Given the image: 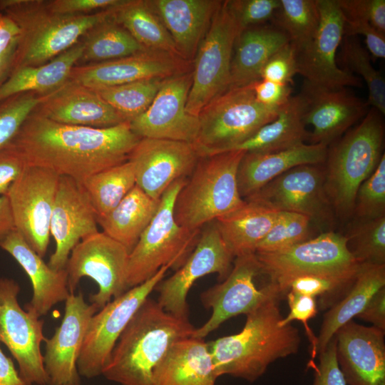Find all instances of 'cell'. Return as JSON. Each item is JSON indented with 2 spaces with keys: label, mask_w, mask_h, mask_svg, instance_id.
I'll use <instances>...</instances> for the list:
<instances>
[{
  "label": "cell",
  "mask_w": 385,
  "mask_h": 385,
  "mask_svg": "<svg viewBox=\"0 0 385 385\" xmlns=\"http://www.w3.org/2000/svg\"><path fill=\"white\" fill-rule=\"evenodd\" d=\"M297 73L295 49L289 42L268 59L262 69L260 79L289 85Z\"/></svg>",
  "instance_id": "49"
},
{
  "label": "cell",
  "mask_w": 385,
  "mask_h": 385,
  "mask_svg": "<svg viewBox=\"0 0 385 385\" xmlns=\"http://www.w3.org/2000/svg\"><path fill=\"white\" fill-rule=\"evenodd\" d=\"M112 10L113 19L144 48L180 56L150 1L122 0Z\"/></svg>",
  "instance_id": "37"
},
{
  "label": "cell",
  "mask_w": 385,
  "mask_h": 385,
  "mask_svg": "<svg viewBox=\"0 0 385 385\" xmlns=\"http://www.w3.org/2000/svg\"><path fill=\"white\" fill-rule=\"evenodd\" d=\"M262 274L255 253L237 257L228 276L200 294L206 309H212L208 320L195 328L193 337L204 339L227 319L240 314H247L265 300L279 297L278 290L269 283L257 288L255 279Z\"/></svg>",
  "instance_id": "15"
},
{
  "label": "cell",
  "mask_w": 385,
  "mask_h": 385,
  "mask_svg": "<svg viewBox=\"0 0 385 385\" xmlns=\"http://www.w3.org/2000/svg\"><path fill=\"white\" fill-rule=\"evenodd\" d=\"M14 230L9 200L6 196H0V243Z\"/></svg>",
  "instance_id": "59"
},
{
  "label": "cell",
  "mask_w": 385,
  "mask_h": 385,
  "mask_svg": "<svg viewBox=\"0 0 385 385\" xmlns=\"http://www.w3.org/2000/svg\"><path fill=\"white\" fill-rule=\"evenodd\" d=\"M242 30L271 21L280 6V0L227 1Z\"/></svg>",
  "instance_id": "47"
},
{
  "label": "cell",
  "mask_w": 385,
  "mask_h": 385,
  "mask_svg": "<svg viewBox=\"0 0 385 385\" xmlns=\"http://www.w3.org/2000/svg\"><path fill=\"white\" fill-rule=\"evenodd\" d=\"M217 378L207 342L190 337L175 344L157 366L153 385H215Z\"/></svg>",
  "instance_id": "30"
},
{
  "label": "cell",
  "mask_w": 385,
  "mask_h": 385,
  "mask_svg": "<svg viewBox=\"0 0 385 385\" xmlns=\"http://www.w3.org/2000/svg\"><path fill=\"white\" fill-rule=\"evenodd\" d=\"M27 165L22 155L10 145L0 150V196L7 195Z\"/></svg>",
  "instance_id": "55"
},
{
  "label": "cell",
  "mask_w": 385,
  "mask_h": 385,
  "mask_svg": "<svg viewBox=\"0 0 385 385\" xmlns=\"http://www.w3.org/2000/svg\"><path fill=\"white\" fill-rule=\"evenodd\" d=\"M99 310L86 302L83 294H71L65 301L61 324L45 339L43 356L48 385L80 383L76 362L91 317Z\"/></svg>",
  "instance_id": "24"
},
{
  "label": "cell",
  "mask_w": 385,
  "mask_h": 385,
  "mask_svg": "<svg viewBox=\"0 0 385 385\" xmlns=\"http://www.w3.org/2000/svg\"><path fill=\"white\" fill-rule=\"evenodd\" d=\"M284 32L295 51L312 39L319 23L317 0H280V6L271 20Z\"/></svg>",
  "instance_id": "40"
},
{
  "label": "cell",
  "mask_w": 385,
  "mask_h": 385,
  "mask_svg": "<svg viewBox=\"0 0 385 385\" xmlns=\"http://www.w3.org/2000/svg\"><path fill=\"white\" fill-rule=\"evenodd\" d=\"M2 16V13L0 11V19ZM6 51L4 49V48L1 46L0 43V56H1L3 53H4Z\"/></svg>",
  "instance_id": "61"
},
{
  "label": "cell",
  "mask_w": 385,
  "mask_h": 385,
  "mask_svg": "<svg viewBox=\"0 0 385 385\" xmlns=\"http://www.w3.org/2000/svg\"><path fill=\"white\" fill-rule=\"evenodd\" d=\"M0 247L8 252L29 276L33 295L26 306L33 309L39 317L69 297L66 270L51 268L16 230L0 243Z\"/></svg>",
  "instance_id": "28"
},
{
  "label": "cell",
  "mask_w": 385,
  "mask_h": 385,
  "mask_svg": "<svg viewBox=\"0 0 385 385\" xmlns=\"http://www.w3.org/2000/svg\"><path fill=\"white\" fill-rule=\"evenodd\" d=\"M82 51L83 43L80 40L43 65L24 66L13 71L0 84V103L18 94L36 93L42 95L58 87L68 79Z\"/></svg>",
  "instance_id": "35"
},
{
  "label": "cell",
  "mask_w": 385,
  "mask_h": 385,
  "mask_svg": "<svg viewBox=\"0 0 385 385\" xmlns=\"http://www.w3.org/2000/svg\"><path fill=\"white\" fill-rule=\"evenodd\" d=\"M289 43L287 34L273 25L253 26L242 30L234 46L230 88L260 80L262 69L268 59Z\"/></svg>",
  "instance_id": "31"
},
{
  "label": "cell",
  "mask_w": 385,
  "mask_h": 385,
  "mask_svg": "<svg viewBox=\"0 0 385 385\" xmlns=\"http://www.w3.org/2000/svg\"><path fill=\"white\" fill-rule=\"evenodd\" d=\"M319 354V363L314 366L313 385H347L337 362L334 336Z\"/></svg>",
  "instance_id": "52"
},
{
  "label": "cell",
  "mask_w": 385,
  "mask_h": 385,
  "mask_svg": "<svg viewBox=\"0 0 385 385\" xmlns=\"http://www.w3.org/2000/svg\"><path fill=\"white\" fill-rule=\"evenodd\" d=\"M191 84L190 70L164 78L147 110L129 122L132 131L140 138L194 143L199 120L186 110Z\"/></svg>",
  "instance_id": "18"
},
{
  "label": "cell",
  "mask_w": 385,
  "mask_h": 385,
  "mask_svg": "<svg viewBox=\"0 0 385 385\" xmlns=\"http://www.w3.org/2000/svg\"><path fill=\"white\" fill-rule=\"evenodd\" d=\"M188 319L148 297L120 336L102 375L120 385H153V374L178 342L192 337Z\"/></svg>",
  "instance_id": "3"
},
{
  "label": "cell",
  "mask_w": 385,
  "mask_h": 385,
  "mask_svg": "<svg viewBox=\"0 0 385 385\" xmlns=\"http://www.w3.org/2000/svg\"><path fill=\"white\" fill-rule=\"evenodd\" d=\"M235 210L215 220L217 228L234 258L253 254L272 227L279 211L255 199H246Z\"/></svg>",
  "instance_id": "32"
},
{
  "label": "cell",
  "mask_w": 385,
  "mask_h": 385,
  "mask_svg": "<svg viewBox=\"0 0 385 385\" xmlns=\"http://www.w3.org/2000/svg\"><path fill=\"white\" fill-rule=\"evenodd\" d=\"M38 101L39 94L25 93L0 103V150L11 142Z\"/></svg>",
  "instance_id": "46"
},
{
  "label": "cell",
  "mask_w": 385,
  "mask_h": 385,
  "mask_svg": "<svg viewBox=\"0 0 385 385\" xmlns=\"http://www.w3.org/2000/svg\"><path fill=\"white\" fill-rule=\"evenodd\" d=\"M66 385H81V384L77 383V384H66Z\"/></svg>",
  "instance_id": "62"
},
{
  "label": "cell",
  "mask_w": 385,
  "mask_h": 385,
  "mask_svg": "<svg viewBox=\"0 0 385 385\" xmlns=\"http://www.w3.org/2000/svg\"><path fill=\"white\" fill-rule=\"evenodd\" d=\"M19 283L0 278V342L19 365V373L28 385H48L41 344L46 338L43 319L33 309H22L18 302Z\"/></svg>",
  "instance_id": "12"
},
{
  "label": "cell",
  "mask_w": 385,
  "mask_h": 385,
  "mask_svg": "<svg viewBox=\"0 0 385 385\" xmlns=\"http://www.w3.org/2000/svg\"><path fill=\"white\" fill-rule=\"evenodd\" d=\"M384 136L382 114L371 108L358 125L328 148L324 189L333 211L341 219L353 215L358 189L384 153Z\"/></svg>",
  "instance_id": "5"
},
{
  "label": "cell",
  "mask_w": 385,
  "mask_h": 385,
  "mask_svg": "<svg viewBox=\"0 0 385 385\" xmlns=\"http://www.w3.org/2000/svg\"><path fill=\"white\" fill-rule=\"evenodd\" d=\"M286 297L289 312L286 317L281 319L279 324L284 327L289 324L294 320L303 323L306 334L312 344V358L313 359L317 355V337L314 336L309 327L308 322L314 317L317 313L316 299L291 290L288 291Z\"/></svg>",
  "instance_id": "50"
},
{
  "label": "cell",
  "mask_w": 385,
  "mask_h": 385,
  "mask_svg": "<svg viewBox=\"0 0 385 385\" xmlns=\"http://www.w3.org/2000/svg\"><path fill=\"white\" fill-rule=\"evenodd\" d=\"M304 120L312 127L310 144L328 146L367 113L368 105L346 87L327 88L304 81Z\"/></svg>",
  "instance_id": "23"
},
{
  "label": "cell",
  "mask_w": 385,
  "mask_h": 385,
  "mask_svg": "<svg viewBox=\"0 0 385 385\" xmlns=\"http://www.w3.org/2000/svg\"><path fill=\"white\" fill-rule=\"evenodd\" d=\"M18 42L0 56V84L10 75Z\"/></svg>",
  "instance_id": "60"
},
{
  "label": "cell",
  "mask_w": 385,
  "mask_h": 385,
  "mask_svg": "<svg viewBox=\"0 0 385 385\" xmlns=\"http://www.w3.org/2000/svg\"><path fill=\"white\" fill-rule=\"evenodd\" d=\"M344 236L349 252L359 263L385 265V215L356 220Z\"/></svg>",
  "instance_id": "43"
},
{
  "label": "cell",
  "mask_w": 385,
  "mask_h": 385,
  "mask_svg": "<svg viewBox=\"0 0 385 385\" xmlns=\"http://www.w3.org/2000/svg\"><path fill=\"white\" fill-rule=\"evenodd\" d=\"M98 218L112 211L136 185L132 163L128 160L96 173L80 183Z\"/></svg>",
  "instance_id": "39"
},
{
  "label": "cell",
  "mask_w": 385,
  "mask_h": 385,
  "mask_svg": "<svg viewBox=\"0 0 385 385\" xmlns=\"http://www.w3.org/2000/svg\"><path fill=\"white\" fill-rule=\"evenodd\" d=\"M129 254L123 245L103 232L83 239L72 250L65 267L70 293H74L82 277H88L98 287L90 296V302L101 309L128 289Z\"/></svg>",
  "instance_id": "13"
},
{
  "label": "cell",
  "mask_w": 385,
  "mask_h": 385,
  "mask_svg": "<svg viewBox=\"0 0 385 385\" xmlns=\"http://www.w3.org/2000/svg\"><path fill=\"white\" fill-rule=\"evenodd\" d=\"M163 79H143L94 91L117 111L125 121L130 122L150 106Z\"/></svg>",
  "instance_id": "42"
},
{
  "label": "cell",
  "mask_w": 385,
  "mask_h": 385,
  "mask_svg": "<svg viewBox=\"0 0 385 385\" xmlns=\"http://www.w3.org/2000/svg\"><path fill=\"white\" fill-rule=\"evenodd\" d=\"M185 181L178 180L165 191L155 215L130 252L128 289L147 281L164 266L177 270L193 251L201 230H188L174 217L175 201Z\"/></svg>",
  "instance_id": "7"
},
{
  "label": "cell",
  "mask_w": 385,
  "mask_h": 385,
  "mask_svg": "<svg viewBox=\"0 0 385 385\" xmlns=\"http://www.w3.org/2000/svg\"><path fill=\"white\" fill-rule=\"evenodd\" d=\"M254 83L228 88L202 109L197 116L198 135L193 143L200 157L234 150L276 118L282 107L271 108L259 103Z\"/></svg>",
  "instance_id": "8"
},
{
  "label": "cell",
  "mask_w": 385,
  "mask_h": 385,
  "mask_svg": "<svg viewBox=\"0 0 385 385\" xmlns=\"http://www.w3.org/2000/svg\"><path fill=\"white\" fill-rule=\"evenodd\" d=\"M234 259L222 240L215 222L205 225L193 251L184 264L169 278L157 285L159 292L157 302L168 313L188 319L187 298L195 281L213 273L218 274L220 280H224L232 268Z\"/></svg>",
  "instance_id": "16"
},
{
  "label": "cell",
  "mask_w": 385,
  "mask_h": 385,
  "mask_svg": "<svg viewBox=\"0 0 385 385\" xmlns=\"http://www.w3.org/2000/svg\"><path fill=\"white\" fill-rule=\"evenodd\" d=\"M353 215L356 220L374 219L385 215L384 153L374 172L358 189Z\"/></svg>",
  "instance_id": "45"
},
{
  "label": "cell",
  "mask_w": 385,
  "mask_h": 385,
  "mask_svg": "<svg viewBox=\"0 0 385 385\" xmlns=\"http://www.w3.org/2000/svg\"><path fill=\"white\" fill-rule=\"evenodd\" d=\"M59 177L48 169L27 165L6 195L15 230L41 257L49 245L51 217Z\"/></svg>",
  "instance_id": "14"
},
{
  "label": "cell",
  "mask_w": 385,
  "mask_h": 385,
  "mask_svg": "<svg viewBox=\"0 0 385 385\" xmlns=\"http://www.w3.org/2000/svg\"><path fill=\"white\" fill-rule=\"evenodd\" d=\"M112 9L88 15H59L48 11L44 1L0 0V11L20 30L11 72L50 61L92 28L109 19Z\"/></svg>",
  "instance_id": "4"
},
{
  "label": "cell",
  "mask_w": 385,
  "mask_h": 385,
  "mask_svg": "<svg viewBox=\"0 0 385 385\" xmlns=\"http://www.w3.org/2000/svg\"><path fill=\"white\" fill-rule=\"evenodd\" d=\"M241 31L227 1H220L195 56L186 104L190 114L197 117L230 88L234 46Z\"/></svg>",
  "instance_id": "10"
},
{
  "label": "cell",
  "mask_w": 385,
  "mask_h": 385,
  "mask_svg": "<svg viewBox=\"0 0 385 385\" xmlns=\"http://www.w3.org/2000/svg\"><path fill=\"white\" fill-rule=\"evenodd\" d=\"M220 2L212 0L150 1L178 54L187 61L195 56Z\"/></svg>",
  "instance_id": "29"
},
{
  "label": "cell",
  "mask_w": 385,
  "mask_h": 385,
  "mask_svg": "<svg viewBox=\"0 0 385 385\" xmlns=\"http://www.w3.org/2000/svg\"><path fill=\"white\" fill-rule=\"evenodd\" d=\"M328 146L306 144L277 152L246 153L237 170V183L242 198L253 195L267 183L302 165L324 163Z\"/></svg>",
  "instance_id": "27"
},
{
  "label": "cell",
  "mask_w": 385,
  "mask_h": 385,
  "mask_svg": "<svg viewBox=\"0 0 385 385\" xmlns=\"http://www.w3.org/2000/svg\"><path fill=\"white\" fill-rule=\"evenodd\" d=\"M200 158L193 143L144 138L128 160L133 166L136 185L160 200L173 183L190 176Z\"/></svg>",
  "instance_id": "19"
},
{
  "label": "cell",
  "mask_w": 385,
  "mask_h": 385,
  "mask_svg": "<svg viewBox=\"0 0 385 385\" xmlns=\"http://www.w3.org/2000/svg\"><path fill=\"white\" fill-rule=\"evenodd\" d=\"M255 255L267 283L282 297L299 277L324 275L352 281L361 265L349 252L345 236L333 231L283 250Z\"/></svg>",
  "instance_id": "9"
},
{
  "label": "cell",
  "mask_w": 385,
  "mask_h": 385,
  "mask_svg": "<svg viewBox=\"0 0 385 385\" xmlns=\"http://www.w3.org/2000/svg\"><path fill=\"white\" fill-rule=\"evenodd\" d=\"M344 16L364 20L377 31L385 34L384 0H337Z\"/></svg>",
  "instance_id": "51"
},
{
  "label": "cell",
  "mask_w": 385,
  "mask_h": 385,
  "mask_svg": "<svg viewBox=\"0 0 385 385\" xmlns=\"http://www.w3.org/2000/svg\"><path fill=\"white\" fill-rule=\"evenodd\" d=\"M154 199L135 185L108 215L98 218L103 232L129 252L134 248L159 207Z\"/></svg>",
  "instance_id": "36"
},
{
  "label": "cell",
  "mask_w": 385,
  "mask_h": 385,
  "mask_svg": "<svg viewBox=\"0 0 385 385\" xmlns=\"http://www.w3.org/2000/svg\"><path fill=\"white\" fill-rule=\"evenodd\" d=\"M352 282L329 276L304 275L294 279L289 284V291L314 298L320 296L322 299H327L342 290L345 293Z\"/></svg>",
  "instance_id": "48"
},
{
  "label": "cell",
  "mask_w": 385,
  "mask_h": 385,
  "mask_svg": "<svg viewBox=\"0 0 385 385\" xmlns=\"http://www.w3.org/2000/svg\"><path fill=\"white\" fill-rule=\"evenodd\" d=\"M356 317L385 332V287L379 289Z\"/></svg>",
  "instance_id": "57"
},
{
  "label": "cell",
  "mask_w": 385,
  "mask_h": 385,
  "mask_svg": "<svg viewBox=\"0 0 385 385\" xmlns=\"http://www.w3.org/2000/svg\"><path fill=\"white\" fill-rule=\"evenodd\" d=\"M312 220L308 216L287 211H279L276 220L256 252H271L283 250L310 238Z\"/></svg>",
  "instance_id": "44"
},
{
  "label": "cell",
  "mask_w": 385,
  "mask_h": 385,
  "mask_svg": "<svg viewBox=\"0 0 385 385\" xmlns=\"http://www.w3.org/2000/svg\"><path fill=\"white\" fill-rule=\"evenodd\" d=\"M98 225L97 215L81 185L60 176L50 223L56 249L48 265L56 270L65 269L73 247L98 232Z\"/></svg>",
  "instance_id": "22"
},
{
  "label": "cell",
  "mask_w": 385,
  "mask_h": 385,
  "mask_svg": "<svg viewBox=\"0 0 385 385\" xmlns=\"http://www.w3.org/2000/svg\"><path fill=\"white\" fill-rule=\"evenodd\" d=\"M254 93L257 101L271 108H282L292 97L289 85L260 79L254 83Z\"/></svg>",
  "instance_id": "56"
},
{
  "label": "cell",
  "mask_w": 385,
  "mask_h": 385,
  "mask_svg": "<svg viewBox=\"0 0 385 385\" xmlns=\"http://www.w3.org/2000/svg\"><path fill=\"white\" fill-rule=\"evenodd\" d=\"M250 198L277 211L305 215L319 223L330 222L334 212L325 192L324 170L320 165L294 167L247 199Z\"/></svg>",
  "instance_id": "20"
},
{
  "label": "cell",
  "mask_w": 385,
  "mask_h": 385,
  "mask_svg": "<svg viewBox=\"0 0 385 385\" xmlns=\"http://www.w3.org/2000/svg\"><path fill=\"white\" fill-rule=\"evenodd\" d=\"M340 59L344 70L362 77L368 87V106L385 113V81L381 72L371 63L369 51L363 47L356 36H344L342 41Z\"/></svg>",
  "instance_id": "41"
},
{
  "label": "cell",
  "mask_w": 385,
  "mask_h": 385,
  "mask_svg": "<svg viewBox=\"0 0 385 385\" xmlns=\"http://www.w3.org/2000/svg\"><path fill=\"white\" fill-rule=\"evenodd\" d=\"M319 23L312 39L295 51L297 73L327 88L361 86V79L339 68L337 51L344 37V15L337 0H317Z\"/></svg>",
  "instance_id": "17"
},
{
  "label": "cell",
  "mask_w": 385,
  "mask_h": 385,
  "mask_svg": "<svg viewBox=\"0 0 385 385\" xmlns=\"http://www.w3.org/2000/svg\"><path fill=\"white\" fill-rule=\"evenodd\" d=\"M280 299L271 297L246 314L239 333L207 342L217 377L230 375L254 382L272 362L297 353L299 332L290 324L280 326Z\"/></svg>",
  "instance_id": "2"
},
{
  "label": "cell",
  "mask_w": 385,
  "mask_h": 385,
  "mask_svg": "<svg viewBox=\"0 0 385 385\" xmlns=\"http://www.w3.org/2000/svg\"><path fill=\"white\" fill-rule=\"evenodd\" d=\"M140 139L128 121L95 128L56 123L34 110L9 145L28 165L48 169L81 183L128 161Z\"/></svg>",
  "instance_id": "1"
},
{
  "label": "cell",
  "mask_w": 385,
  "mask_h": 385,
  "mask_svg": "<svg viewBox=\"0 0 385 385\" xmlns=\"http://www.w3.org/2000/svg\"><path fill=\"white\" fill-rule=\"evenodd\" d=\"M0 385H28L19 375L10 357L0 347Z\"/></svg>",
  "instance_id": "58"
},
{
  "label": "cell",
  "mask_w": 385,
  "mask_h": 385,
  "mask_svg": "<svg viewBox=\"0 0 385 385\" xmlns=\"http://www.w3.org/2000/svg\"><path fill=\"white\" fill-rule=\"evenodd\" d=\"M169 269L161 267L151 278L113 299L91 317L76 362L80 376L91 379L102 375L120 336Z\"/></svg>",
  "instance_id": "11"
},
{
  "label": "cell",
  "mask_w": 385,
  "mask_h": 385,
  "mask_svg": "<svg viewBox=\"0 0 385 385\" xmlns=\"http://www.w3.org/2000/svg\"><path fill=\"white\" fill-rule=\"evenodd\" d=\"M245 153L233 150L200 158L175 201L174 217L179 225L200 230L245 202L237 183Z\"/></svg>",
  "instance_id": "6"
},
{
  "label": "cell",
  "mask_w": 385,
  "mask_h": 385,
  "mask_svg": "<svg viewBox=\"0 0 385 385\" xmlns=\"http://www.w3.org/2000/svg\"><path fill=\"white\" fill-rule=\"evenodd\" d=\"M122 0H49L44 1L48 11L59 15H88L108 9Z\"/></svg>",
  "instance_id": "53"
},
{
  "label": "cell",
  "mask_w": 385,
  "mask_h": 385,
  "mask_svg": "<svg viewBox=\"0 0 385 385\" xmlns=\"http://www.w3.org/2000/svg\"><path fill=\"white\" fill-rule=\"evenodd\" d=\"M34 111L56 123L95 128H109L125 121L96 91L68 79L39 95Z\"/></svg>",
  "instance_id": "26"
},
{
  "label": "cell",
  "mask_w": 385,
  "mask_h": 385,
  "mask_svg": "<svg viewBox=\"0 0 385 385\" xmlns=\"http://www.w3.org/2000/svg\"><path fill=\"white\" fill-rule=\"evenodd\" d=\"M384 333L353 320L335 333L337 359L347 385H385Z\"/></svg>",
  "instance_id": "25"
},
{
  "label": "cell",
  "mask_w": 385,
  "mask_h": 385,
  "mask_svg": "<svg viewBox=\"0 0 385 385\" xmlns=\"http://www.w3.org/2000/svg\"><path fill=\"white\" fill-rule=\"evenodd\" d=\"M81 41L83 51L76 66L123 58L148 50L112 16L89 30Z\"/></svg>",
  "instance_id": "38"
},
{
  "label": "cell",
  "mask_w": 385,
  "mask_h": 385,
  "mask_svg": "<svg viewBox=\"0 0 385 385\" xmlns=\"http://www.w3.org/2000/svg\"><path fill=\"white\" fill-rule=\"evenodd\" d=\"M305 102L299 93L282 106L276 118L261 127L234 150L246 153H272L288 150L309 139L304 120Z\"/></svg>",
  "instance_id": "34"
},
{
  "label": "cell",
  "mask_w": 385,
  "mask_h": 385,
  "mask_svg": "<svg viewBox=\"0 0 385 385\" xmlns=\"http://www.w3.org/2000/svg\"><path fill=\"white\" fill-rule=\"evenodd\" d=\"M385 287V265L361 264L348 289L324 316L317 337L316 352L320 354L337 330L356 317L372 296Z\"/></svg>",
  "instance_id": "33"
},
{
  "label": "cell",
  "mask_w": 385,
  "mask_h": 385,
  "mask_svg": "<svg viewBox=\"0 0 385 385\" xmlns=\"http://www.w3.org/2000/svg\"><path fill=\"white\" fill-rule=\"evenodd\" d=\"M189 71L188 61L178 55L146 50L113 60L75 66L68 80L93 90L148 78H165Z\"/></svg>",
  "instance_id": "21"
},
{
  "label": "cell",
  "mask_w": 385,
  "mask_h": 385,
  "mask_svg": "<svg viewBox=\"0 0 385 385\" xmlns=\"http://www.w3.org/2000/svg\"><path fill=\"white\" fill-rule=\"evenodd\" d=\"M344 18V36H363L369 53L375 58H385L384 34L377 31L366 21Z\"/></svg>",
  "instance_id": "54"
}]
</instances>
